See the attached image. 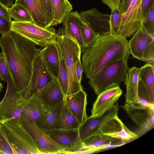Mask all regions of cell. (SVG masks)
<instances>
[{"mask_svg":"<svg viewBox=\"0 0 154 154\" xmlns=\"http://www.w3.org/2000/svg\"><path fill=\"white\" fill-rule=\"evenodd\" d=\"M0 17L12 21L9 8L4 5L0 2Z\"/></svg>","mask_w":154,"mask_h":154,"instance_id":"60d3db41","label":"cell"},{"mask_svg":"<svg viewBox=\"0 0 154 154\" xmlns=\"http://www.w3.org/2000/svg\"><path fill=\"white\" fill-rule=\"evenodd\" d=\"M140 68L133 67L129 68L124 80L126 88V103L133 105L138 103V88Z\"/></svg>","mask_w":154,"mask_h":154,"instance_id":"7402d4cb","label":"cell"},{"mask_svg":"<svg viewBox=\"0 0 154 154\" xmlns=\"http://www.w3.org/2000/svg\"><path fill=\"white\" fill-rule=\"evenodd\" d=\"M9 70L4 56L0 52V81L7 82L9 74Z\"/></svg>","mask_w":154,"mask_h":154,"instance_id":"74e56055","label":"cell"},{"mask_svg":"<svg viewBox=\"0 0 154 154\" xmlns=\"http://www.w3.org/2000/svg\"><path fill=\"white\" fill-rule=\"evenodd\" d=\"M141 26L147 33L154 37V5L150 8L146 17L142 21Z\"/></svg>","mask_w":154,"mask_h":154,"instance_id":"e575fe53","label":"cell"},{"mask_svg":"<svg viewBox=\"0 0 154 154\" xmlns=\"http://www.w3.org/2000/svg\"><path fill=\"white\" fill-rule=\"evenodd\" d=\"M41 51L33 61L32 73L25 98L28 99L38 93L54 77L46 65Z\"/></svg>","mask_w":154,"mask_h":154,"instance_id":"9c48e42d","label":"cell"},{"mask_svg":"<svg viewBox=\"0 0 154 154\" xmlns=\"http://www.w3.org/2000/svg\"><path fill=\"white\" fill-rule=\"evenodd\" d=\"M63 103L80 124L87 118L86 112L87 95L83 89L72 94L65 96Z\"/></svg>","mask_w":154,"mask_h":154,"instance_id":"5bb4252c","label":"cell"},{"mask_svg":"<svg viewBox=\"0 0 154 154\" xmlns=\"http://www.w3.org/2000/svg\"><path fill=\"white\" fill-rule=\"evenodd\" d=\"M14 0H0V2L7 8L12 6L14 4Z\"/></svg>","mask_w":154,"mask_h":154,"instance_id":"bcb514c9","label":"cell"},{"mask_svg":"<svg viewBox=\"0 0 154 154\" xmlns=\"http://www.w3.org/2000/svg\"><path fill=\"white\" fill-rule=\"evenodd\" d=\"M138 104L144 106L154 107V104L151 101L146 87L142 81L140 79L138 83Z\"/></svg>","mask_w":154,"mask_h":154,"instance_id":"d6a6232c","label":"cell"},{"mask_svg":"<svg viewBox=\"0 0 154 154\" xmlns=\"http://www.w3.org/2000/svg\"><path fill=\"white\" fill-rule=\"evenodd\" d=\"M123 109L128 116L136 124L138 130L136 134L139 137L152 129L154 127V107L136 104L125 103Z\"/></svg>","mask_w":154,"mask_h":154,"instance_id":"30bf717a","label":"cell"},{"mask_svg":"<svg viewBox=\"0 0 154 154\" xmlns=\"http://www.w3.org/2000/svg\"><path fill=\"white\" fill-rule=\"evenodd\" d=\"M80 125L77 119L64 105L63 101L54 129H77Z\"/></svg>","mask_w":154,"mask_h":154,"instance_id":"4316f807","label":"cell"},{"mask_svg":"<svg viewBox=\"0 0 154 154\" xmlns=\"http://www.w3.org/2000/svg\"><path fill=\"white\" fill-rule=\"evenodd\" d=\"M100 133L120 140L125 144L139 137L130 130L119 118L118 116L106 121L99 129Z\"/></svg>","mask_w":154,"mask_h":154,"instance_id":"4fadbf2b","label":"cell"},{"mask_svg":"<svg viewBox=\"0 0 154 154\" xmlns=\"http://www.w3.org/2000/svg\"><path fill=\"white\" fill-rule=\"evenodd\" d=\"M121 0H102L103 2L107 5L111 10L119 8Z\"/></svg>","mask_w":154,"mask_h":154,"instance_id":"7bdbcfd3","label":"cell"},{"mask_svg":"<svg viewBox=\"0 0 154 154\" xmlns=\"http://www.w3.org/2000/svg\"><path fill=\"white\" fill-rule=\"evenodd\" d=\"M122 91L119 86L107 89L97 95L93 105L91 116H99L115 105Z\"/></svg>","mask_w":154,"mask_h":154,"instance_id":"e0dca14e","label":"cell"},{"mask_svg":"<svg viewBox=\"0 0 154 154\" xmlns=\"http://www.w3.org/2000/svg\"><path fill=\"white\" fill-rule=\"evenodd\" d=\"M11 31L30 40L36 45L44 48L54 43L58 35L54 28H43L33 22L12 21Z\"/></svg>","mask_w":154,"mask_h":154,"instance_id":"8992f818","label":"cell"},{"mask_svg":"<svg viewBox=\"0 0 154 154\" xmlns=\"http://www.w3.org/2000/svg\"><path fill=\"white\" fill-rule=\"evenodd\" d=\"M81 32L84 43L87 47L93 44L100 35L93 30L84 20L81 25Z\"/></svg>","mask_w":154,"mask_h":154,"instance_id":"1f68e13d","label":"cell"},{"mask_svg":"<svg viewBox=\"0 0 154 154\" xmlns=\"http://www.w3.org/2000/svg\"><path fill=\"white\" fill-rule=\"evenodd\" d=\"M20 118L0 122V127L14 154H40L34 140L21 123Z\"/></svg>","mask_w":154,"mask_h":154,"instance_id":"277c9868","label":"cell"},{"mask_svg":"<svg viewBox=\"0 0 154 154\" xmlns=\"http://www.w3.org/2000/svg\"><path fill=\"white\" fill-rule=\"evenodd\" d=\"M141 60L154 66V41L149 43L145 49Z\"/></svg>","mask_w":154,"mask_h":154,"instance_id":"8d00e7d4","label":"cell"},{"mask_svg":"<svg viewBox=\"0 0 154 154\" xmlns=\"http://www.w3.org/2000/svg\"><path fill=\"white\" fill-rule=\"evenodd\" d=\"M83 54V72L89 79L109 62L122 58L128 60L130 54L128 41L125 38L107 32L100 34Z\"/></svg>","mask_w":154,"mask_h":154,"instance_id":"7a4b0ae2","label":"cell"},{"mask_svg":"<svg viewBox=\"0 0 154 154\" xmlns=\"http://www.w3.org/2000/svg\"><path fill=\"white\" fill-rule=\"evenodd\" d=\"M122 14L119 8L111 10V13L110 15L109 32L113 35H118Z\"/></svg>","mask_w":154,"mask_h":154,"instance_id":"836d02e7","label":"cell"},{"mask_svg":"<svg viewBox=\"0 0 154 154\" xmlns=\"http://www.w3.org/2000/svg\"><path fill=\"white\" fill-rule=\"evenodd\" d=\"M142 0H132L126 11L122 14L118 35L126 38L132 35L141 26Z\"/></svg>","mask_w":154,"mask_h":154,"instance_id":"8fae6325","label":"cell"},{"mask_svg":"<svg viewBox=\"0 0 154 154\" xmlns=\"http://www.w3.org/2000/svg\"><path fill=\"white\" fill-rule=\"evenodd\" d=\"M90 147L94 153L111 147H116L125 144L120 139L101 134L93 135L83 142Z\"/></svg>","mask_w":154,"mask_h":154,"instance_id":"cb8c5ba5","label":"cell"},{"mask_svg":"<svg viewBox=\"0 0 154 154\" xmlns=\"http://www.w3.org/2000/svg\"><path fill=\"white\" fill-rule=\"evenodd\" d=\"M38 0L44 10L47 14L52 19V15L51 7V0Z\"/></svg>","mask_w":154,"mask_h":154,"instance_id":"b9f144b4","label":"cell"},{"mask_svg":"<svg viewBox=\"0 0 154 154\" xmlns=\"http://www.w3.org/2000/svg\"><path fill=\"white\" fill-rule=\"evenodd\" d=\"M12 21L0 17V33H8L11 31Z\"/></svg>","mask_w":154,"mask_h":154,"instance_id":"ab89813d","label":"cell"},{"mask_svg":"<svg viewBox=\"0 0 154 154\" xmlns=\"http://www.w3.org/2000/svg\"><path fill=\"white\" fill-rule=\"evenodd\" d=\"M50 107L63 100L65 96L57 78L54 77L36 94Z\"/></svg>","mask_w":154,"mask_h":154,"instance_id":"603a6c76","label":"cell"},{"mask_svg":"<svg viewBox=\"0 0 154 154\" xmlns=\"http://www.w3.org/2000/svg\"><path fill=\"white\" fill-rule=\"evenodd\" d=\"M43 58L47 67L54 77L57 78L59 69V58L54 44H49L41 51Z\"/></svg>","mask_w":154,"mask_h":154,"instance_id":"484cf974","label":"cell"},{"mask_svg":"<svg viewBox=\"0 0 154 154\" xmlns=\"http://www.w3.org/2000/svg\"><path fill=\"white\" fill-rule=\"evenodd\" d=\"M51 7L52 19L54 21L60 24L72 9L68 0H51Z\"/></svg>","mask_w":154,"mask_h":154,"instance_id":"83f0119b","label":"cell"},{"mask_svg":"<svg viewBox=\"0 0 154 154\" xmlns=\"http://www.w3.org/2000/svg\"><path fill=\"white\" fill-rule=\"evenodd\" d=\"M54 44L57 48L59 58V69L58 77L63 93L67 95L68 88V79L66 69L60 46L56 41Z\"/></svg>","mask_w":154,"mask_h":154,"instance_id":"f546056e","label":"cell"},{"mask_svg":"<svg viewBox=\"0 0 154 154\" xmlns=\"http://www.w3.org/2000/svg\"><path fill=\"white\" fill-rule=\"evenodd\" d=\"M83 20L80 14L77 11H70L63 20L64 28L61 34L68 35L76 40L83 54L88 47L84 44L81 34V26Z\"/></svg>","mask_w":154,"mask_h":154,"instance_id":"ac0fdd59","label":"cell"},{"mask_svg":"<svg viewBox=\"0 0 154 154\" xmlns=\"http://www.w3.org/2000/svg\"><path fill=\"white\" fill-rule=\"evenodd\" d=\"M128 59L122 58L106 64L94 76L89 79L88 83L98 95L109 88L119 86L124 81L129 69Z\"/></svg>","mask_w":154,"mask_h":154,"instance_id":"3957f363","label":"cell"},{"mask_svg":"<svg viewBox=\"0 0 154 154\" xmlns=\"http://www.w3.org/2000/svg\"><path fill=\"white\" fill-rule=\"evenodd\" d=\"M56 41L60 48L67 73V96L82 89L81 83L78 79L76 71V63L81 57V48L78 42L67 34H58Z\"/></svg>","mask_w":154,"mask_h":154,"instance_id":"5b68a950","label":"cell"},{"mask_svg":"<svg viewBox=\"0 0 154 154\" xmlns=\"http://www.w3.org/2000/svg\"><path fill=\"white\" fill-rule=\"evenodd\" d=\"M132 0H121L119 7V9L122 14L124 13L126 11Z\"/></svg>","mask_w":154,"mask_h":154,"instance_id":"f6af8a7d","label":"cell"},{"mask_svg":"<svg viewBox=\"0 0 154 154\" xmlns=\"http://www.w3.org/2000/svg\"><path fill=\"white\" fill-rule=\"evenodd\" d=\"M119 106L116 104L100 115L88 117L78 128L80 138L83 142L89 137L100 133L101 126L109 119L118 116Z\"/></svg>","mask_w":154,"mask_h":154,"instance_id":"7c38bea8","label":"cell"},{"mask_svg":"<svg viewBox=\"0 0 154 154\" xmlns=\"http://www.w3.org/2000/svg\"><path fill=\"white\" fill-rule=\"evenodd\" d=\"M20 119L35 142L40 154H62L65 148L55 143L34 123L22 116Z\"/></svg>","mask_w":154,"mask_h":154,"instance_id":"ba28073f","label":"cell"},{"mask_svg":"<svg viewBox=\"0 0 154 154\" xmlns=\"http://www.w3.org/2000/svg\"><path fill=\"white\" fill-rule=\"evenodd\" d=\"M63 101L50 106V111L39 117L35 125L44 132L54 129L62 107Z\"/></svg>","mask_w":154,"mask_h":154,"instance_id":"d4e9b609","label":"cell"},{"mask_svg":"<svg viewBox=\"0 0 154 154\" xmlns=\"http://www.w3.org/2000/svg\"><path fill=\"white\" fill-rule=\"evenodd\" d=\"M11 18L14 21L21 22H33L30 15L26 10L20 5L14 3L9 8Z\"/></svg>","mask_w":154,"mask_h":154,"instance_id":"4dcf8cb0","label":"cell"},{"mask_svg":"<svg viewBox=\"0 0 154 154\" xmlns=\"http://www.w3.org/2000/svg\"><path fill=\"white\" fill-rule=\"evenodd\" d=\"M76 71L78 81L80 83H81L83 69L82 63L81 60V57L78 59L76 63Z\"/></svg>","mask_w":154,"mask_h":154,"instance_id":"ee69618b","label":"cell"},{"mask_svg":"<svg viewBox=\"0 0 154 154\" xmlns=\"http://www.w3.org/2000/svg\"><path fill=\"white\" fill-rule=\"evenodd\" d=\"M84 22L94 32L101 34L110 31V15L103 14L96 8L81 11Z\"/></svg>","mask_w":154,"mask_h":154,"instance_id":"9a60e30c","label":"cell"},{"mask_svg":"<svg viewBox=\"0 0 154 154\" xmlns=\"http://www.w3.org/2000/svg\"><path fill=\"white\" fill-rule=\"evenodd\" d=\"M153 5L154 0H142L140 8L142 20L146 17Z\"/></svg>","mask_w":154,"mask_h":154,"instance_id":"f35d334b","label":"cell"},{"mask_svg":"<svg viewBox=\"0 0 154 154\" xmlns=\"http://www.w3.org/2000/svg\"><path fill=\"white\" fill-rule=\"evenodd\" d=\"M15 3L20 5L26 10L36 25L47 28L53 24L54 21L44 10L38 0H16Z\"/></svg>","mask_w":154,"mask_h":154,"instance_id":"2e32d148","label":"cell"},{"mask_svg":"<svg viewBox=\"0 0 154 154\" xmlns=\"http://www.w3.org/2000/svg\"><path fill=\"white\" fill-rule=\"evenodd\" d=\"M154 41V37L149 34L141 26L128 41V46L133 58L141 60L143 52L150 42Z\"/></svg>","mask_w":154,"mask_h":154,"instance_id":"44dd1931","label":"cell"},{"mask_svg":"<svg viewBox=\"0 0 154 154\" xmlns=\"http://www.w3.org/2000/svg\"><path fill=\"white\" fill-rule=\"evenodd\" d=\"M36 45L12 31L2 34L0 38V46L13 83L24 98L31 77L34 60L41 50Z\"/></svg>","mask_w":154,"mask_h":154,"instance_id":"6da1fadb","label":"cell"},{"mask_svg":"<svg viewBox=\"0 0 154 154\" xmlns=\"http://www.w3.org/2000/svg\"><path fill=\"white\" fill-rule=\"evenodd\" d=\"M50 111V107L36 95H34L28 98L21 116L35 123L39 117Z\"/></svg>","mask_w":154,"mask_h":154,"instance_id":"ffe728a7","label":"cell"},{"mask_svg":"<svg viewBox=\"0 0 154 154\" xmlns=\"http://www.w3.org/2000/svg\"></svg>","mask_w":154,"mask_h":154,"instance_id":"c3c4849f","label":"cell"},{"mask_svg":"<svg viewBox=\"0 0 154 154\" xmlns=\"http://www.w3.org/2000/svg\"><path fill=\"white\" fill-rule=\"evenodd\" d=\"M54 141L68 149L82 143L78 129H55L44 132Z\"/></svg>","mask_w":154,"mask_h":154,"instance_id":"d6986e66","label":"cell"},{"mask_svg":"<svg viewBox=\"0 0 154 154\" xmlns=\"http://www.w3.org/2000/svg\"><path fill=\"white\" fill-rule=\"evenodd\" d=\"M5 94L0 102V122L20 118L28 99L23 97L16 91L10 74L7 81Z\"/></svg>","mask_w":154,"mask_h":154,"instance_id":"52a82bcc","label":"cell"},{"mask_svg":"<svg viewBox=\"0 0 154 154\" xmlns=\"http://www.w3.org/2000/svg\"><path fill=\"white\" fill-rule=\"evenodd\" d=\"M3 88V86L2 83L0 82V93L2 91Z\"/></svg>","mask_w":154,"mask_h":154,"instance_id":"7dc6e473","label":"cell"},{"mask_svg":"<svg viewBox=\"0 0 154 154\" xmlns=\"http://www.w3.org/2000/svg\"><path fill=\"white\" fill-rule=\"evenodd\" d=\"M154 66L147 63L140 68L139 75L145 84L148 92L151 102L154 104Z\"/></svg>","mask_w":154,"mask_h":154,"instance_id":"f1b7e54d","label":"cell"},{"mask_svg":"<svg viewBox=\"0 0 154 154\" xmlns=\"http://www.w3.org/2000/svg\"><path fill=\"white\" fill-rule=\"evenodd\" d=\"M0 154H14L13 149L0 126Z\"/></svg>","mask_w":154,"mask_h":154,"instance_id":"d590c367","label":"cell"}]
</instances>
